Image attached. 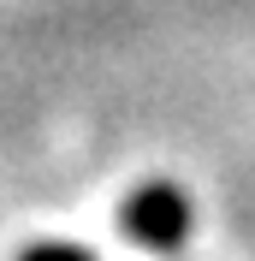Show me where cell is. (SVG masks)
I'll return each instance as SVG.
<instances>
[{
	"mask_svg": "<svg viewBox=\"0 0 255 261\" xmlns=\"http://www.w3.org/2000/svg\"><path fill=\"white\" fill-rule=\"evenodd\" d=\"M18 261H89V255H83L78 244H30Z\"/></svg>",
	"mask_w": 255,
	"mask_h": 261,
	"instance_id": "cell-2",
	"label": "cell"
},
{
	"mask_svg": "<svg viewBox=\"0 0 255 261\" xmlns=\"http://www.w3.org/2000/svg\"><path fill=\"white\" fill-rule=\"evenodd\" d=\"M119 226H125L137 244H148V249H178L184 231H190V202H184V190H172V184H143V190L119 208Z\"/></svg>",
	"mask_w": 255,
	"mask_h": 261,
	"instance_id": "cell-1",
	"label": "cell"
}]
</instances>
